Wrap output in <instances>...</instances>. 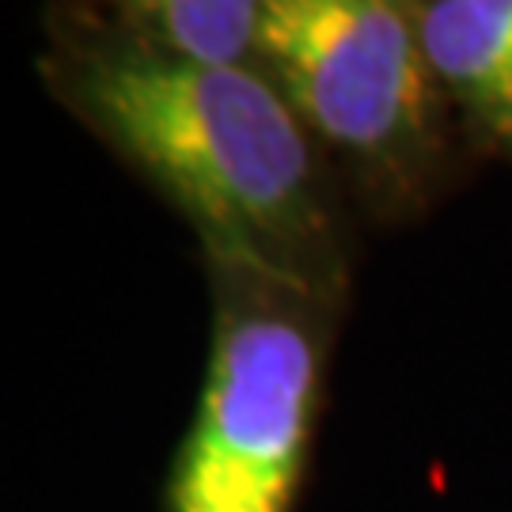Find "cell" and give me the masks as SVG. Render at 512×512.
<instances>
[{
	"mask_svg": "<svg viewBox=\"0 0 512 512\" xmlns=\"http://www.w3.org/2000/svg\"><path fill=\"white\" fill-rule=\"evenodd\" d=\"M42 80L202 243L319 293H353V209L270 76L202 69L110 31L95 8H57Z\"/></svg>",
	"mask_w": 512,
	"mask_h": 512,
	"instance_id": "cell-1",
	"label": "cell"
},
{
	"mask_svg": "<svg viewBox=\"0 0 512 512\" xmlns=\"http://www.w3.org/2000/svg\"><path fill=\"white\" fill-rule=\"evenodd\" d=\"M262 76L380 228L421 224L475 164L410 4L266 0Z\"/></svg>",
	"mask_w": 512,
	"mask_h": 512,
	"instance_id": "cell-2",
	"label": "cell"
},
{
	"mask_svg": "<svg viewBox=\"0 0 512 512\" xmlns=\"http://www.w3.org/2000/svg\"><path fill=\"white\" fill-rule=\"evenodd\" d=\"M209 365L167 475V512H293L349 300L209 258Z\"/></svg>",
	"mask_w": 512,
	"mask_h": 512,
	"instance_id": "cell-3",
	"label": "cell"
},
{
	"mask_svg": "<svg viewBox=\"0 0 512 512\" xmlns=\"http://www.w3.org/2000/svg\"><path fill=\"white\" fill-rule=\"evenodd\" d=\"M475 160L512 164V0H406Z\"/></svg>",
	"mask_w": 512,
	"mask_h": 512,
	"instance_id": "cell-4",
	"label": "cell"
},
{
	"mask_svg": "<svg viewBox=\"0 0 512 512\" xmlns=\"http://www.w3.org/2000/svg\"><path fill=\"white\" fill-rule=\"evenodd\" d=\"M95 16L152 54L262 73L266 4L258 0H122L95 8Z\"/></svg>",
	"mask_w": 512,
	"mask_h": 512,
	"instance_id": "cell-5",
	"label": "cell"
}]
</instances>
